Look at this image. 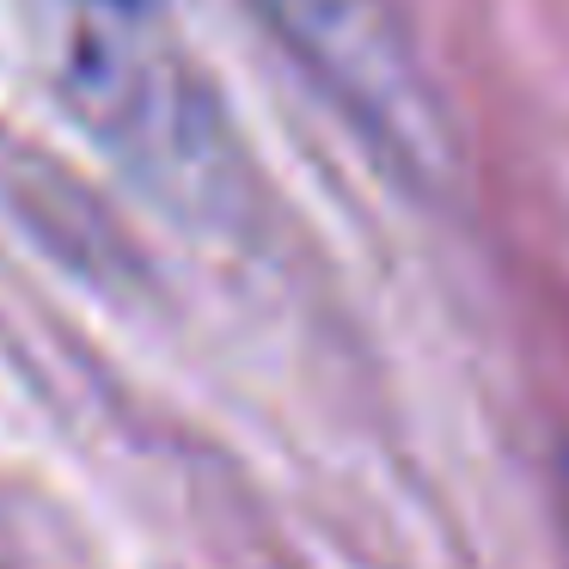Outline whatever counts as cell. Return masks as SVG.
Wrapping results in <instances>:
<instances>
[{"mask_svg": "<svg viewBox=\"0 0 569 569\" xmlns=\"http://www.w3.org/2000/svg\"><path fill=\"white\" fill-rule=\"evenodd\" d=\"M251 7L386 172L405 178L410 190H441L453 178V123L392 0H251Z\"/></svg>", "mask_w": 569, "mask_h": 569, "instance_id": "2", "label": "cell"}, {"mask_svg": "<svg viewBox=\"0 0 569 569\" xmlns=\"http://www.w3.org/2000/svg\"><path fill=\"white\" fill-rule=\"evenodd\" d=\"M43 74L74 123L111 153L166 214L202 233H246L258 172L221 92L153 19L99 0H31Z\"/></svg>", "mask_w": 569, "mask_h": 569, "instance_id": "1", "label": "cell"}, {"mask_svg": "<svg viewBox=\"0 0 569 569\" xmlns=\"http://www.w3.org/2000/svg\"><path fill=\"white\" fill-rule=\"evenodd\" d=\"M99 7H117V13H136V19H160L166 0H99Z\"/></svg>", "mask_w": 569, "mask_h": 569, "instance_id": "3", "label": "cell"}]
</instances>
